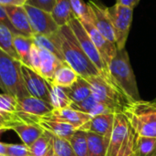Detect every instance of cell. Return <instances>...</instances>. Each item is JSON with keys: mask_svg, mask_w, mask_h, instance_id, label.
Segmentation results:
<instances>
[{"mask_svg": "<svg viewBox=\"0 0 156 156\" xmlns=\"http://www.w3.org/2000/svg\"><path fill=\"white\" fill-rule=\"evenodd\" d=\"M58 35L60 39V50L65 62L69 65L80 77L89 79L93 76H101L98 69L88 58L69 25L60 27Z\"/></svg>", "mask_w": 156, "mask_h": 156, "instance_id": "obj_1", "label": "cell"}, {"mask_svg": "<svg viewBox=\"0 0 156 156\" xmlns=\"http://www.w3.org/2000/svg\"><path fill=\"white\" fill-rule=\"evenodd\" d=\"M109 72L114 86L126 97L129 102L141 101L134 72L125 48L118 49L109 65Z\"/></svg>", "mask_w": 156, "mask_h": 156, "instance_id": "obj_2", "label": "cell"}, {"mask_svg": "<svg viewBox=\"0 0 156 156\" xmlns=\"http://www.w3.org/2000/svg\"><path fill=\"white\" fill-rule=\"evenodd\" d=\"M122 113L136 134L156 138V100L129 102Z\"/></svg>", "mask_w": 156, "mask_h": 156, "instance_id": "obj_3", "label": "cell"}, {"mask_svg": "<svg viewBox=\"0 0 156 156\" xmlns=\"http://www.w3.org/2000/svg\"><path fill=\"white\" fill-rule=\"evenodd\" d=\"M21 65L20 60L0 49V89L16 100L30 96L25 86Z\"/></svg>", "mask_w": 156, "mask_h": 156, "instance_id": "obj_4", "label": "cell"}, {"mask_svg": "<svg viewBox=\"0 0 156 156\" xmlns=\"http://www.w3.org/2000/svg\"><path fill=\"white\" fill-rule=\"evenodd\" d=\"M135 135L123 113H115L114 125L110 137L106 156H135Z\"/></svg>", "mask_w": 156, "mask_h": 156, "instance_id": "obj_5", "label": "cell"}, {"mask_svg": "<svg viewBox=\"0 0 156 156\" xmlns=\"http://www.w3.org/2000/svg\"><path fill=\"white\" fill-rule=\"evenodd\" d=\"M90 85L91 95L100 103L109 108L113 113H119L129 103L126 97L112 83L101 76L85 79Z\"/></svg>", "mask_w": 156, "mask_h": 156, "instance_id": "obj_6", "label": "cell"}, {"mask_svg": "<svg viewBox=\"0 0 156 156\" xmlns=\"http://www.w3.org/2000/svg\"><path fill=\"white\" fill-rule=\"evenodd\" d=\"M68 25L72 29L73 33L75 34L77 39L79 40L82 49L84 50V52L86 53L88 58L91 60V62L94 64V66L98 69L101 76L102 78H104L106 80H108L110 83L113 84V82L111 79V76H110V72H109V69H108L107 65L103 61L99 50L97 49L95 44L91 40L90 37L87 33L86 29L84 28V27L82 26L80 21L76 16H74L69 21V23Z\"/></svg>", "mask_w": 156, "mask_h": 156, "instance_id": "obj_7", "label": "cell"}, {"mask_svg": "<svg viewBox=\"0 0 156 156\" xmlns=\"http://www.w3.org/2000/svg\"><path fill=\"white\" fill-rule=\"evenodd\" d=\"M108 12L113 26L117 48L123 49L133 22V9L116 3L113 6L108 7Z\"/></svg>", "mask_w": 156, "mask_h": 156, "instance_id": "obj_8", "label": "cell"}, {"mask_svg": "<svg viewBox=\"0 0 156 156\" xmlns=\"http://www.w3.org/2000/svg\"><path fill=\"white\" fill-rule=\"evenodd\" d=\"M24 7L34 34L49 36L59 29V27L56 24L50 13L27 4H24Z\"/></svg>", "mask_w": 156, "mask_h": 156, "instance_id": "obj_9", "label": "cell"}, {"mask_svg": "<svg viewBox=\"0 0 156 156\" xmlns=\"http://www.w3.org/2000/svg\"><path fill=\"white\" fill-rule=\"evenodd\" d=\"M88 6L90 9V21L104 37L116 44L113 26L108 12V7L93 0L88 2Z\"/></svg>", "mask_w": 156, "mask_h": 156, "instance_id": "obj_10", "label": "cell"}, {"mask_svg": "<svg viewBox=\"0 0 156 156\" xmlns=\"http://www.w3.org/2000/svg\"><path fill=\"white\" fill-rule=\"evenodd\" d=\"M21 71L29 95L50 103V82L26 65H21Z\"/></svg>", "mask_w": 156, "mask_h": 156, "instance_id": "obj_11", "label": "cell"}, {"mask_svg": "<svg viewBox=\"0 0 156 156\" xmlns=\"http://www.w3.org/2000/svg\"><path fill=\"white\" fill-rule=\"evenodd\" d=\"M80 23L82 24V26L86 29L87 33L90 37L91 40L95 44V46H96L97 49L99 50L103 61L105 62V64L107 65V67L109 69V65L111 64L113 58L116 56V53L118 50L116 44L111 42L106 37H104L98 31V29L94 27V25L90 21L81 20Z\"/></svg>", "mask_w": 156, "mask_h": 156, "instance_id": "obj_12", "label": "cell"}, {"mask_svg": "<svg viewBox=\"0 0 156 156\" xmlns=\"http://www.w3.org/2000/svg\"><path fill=\"white\" fill-rule=\"evenodd\" d=\"M4 6L6 11L7 16L11 22V25L17 32V34H21L23 36L32 37L34 36V33L29 24L28 16L24 7V5H8Z\"/></svg>", "mask_w": 156, "mask_h": 156, "instance_id": "obj_13", "label": "cell"}, {"mask_svg": "<svg viewBox=\"0 0 156 156\" xmlns=\"http://www.w3.org/2000/svg\"><path fill=\"white\" fill-rule=\"evenodd\" d=\"M17 112H21L37 119L48 117L54 110L49 102L32 96L17 100Z\"/></svg>", "mask_w": 156, "mask_h": 156, "instance_id": "obj_14", "label": "cell"}, {"mask_svg": "<svg viewBox=\"0 0 156 156\" xmlns=\"http://www.w3.org/2000/svg\"><path fill=\"white\" fill-rule=\"evenodd\" d=\"M72 125L77 130H84L86 125L91 120V116L86 112L75 110L71 107L53 110V112L48 116Z\"/></svg>", "mask_w": 156, "mask_h": 156, "instance_id": "obj_15", "label": "cell"}, {"mask_svg": "<svg viewBox=\"0 0 156 156\" xmlns=\"http://www.w3.org/2000/svg\"><path fill=\"white\" fill-rule=\"evenodd\" d=\"M114 117L115 113H104L94 116L86 125L84 131L92 132L110 141L114 125Z\"/></svg>", "mask_w": 156, "mask_h": 156, "instance_id": "obj_16", "label": "cell"}, {"mask_svg": "<svg viewBox=\"0 0 156 156\" xmlns=\"http://www.w3.org/2000/svg\"><path fill=\"white\" fill-rule=\"evenodd\" d=\"M9 130L14 131L22 143L28 147L44 133V129L39 126L38 123H26L22 122H13Z\"/></svg>", "mask_w": 156, "mask_h": 156, "instance_id": "obj_17", "label": "cell"}, {"mask_svg": "<svg viewBox=\"0 0 156 156\" xmlns=\"http://www.w3.org/2000/svg\"><path fill=\"white\" fill-rule=\"evenodd\" d=\"M37 123L45 131L50 133L55 136L66 140H69L74 134V133L77 131V129L74 128L72 125L50 117L40 118Z\"/></svg>", "mask_w": 156, "mask_h": 156, "instance_id": "obj_18", "label": "cell"}, {"mask_svg": "<svg viewBox=\"0 0 156 156\" xmlns=\"http://www.w3.org/2000/svg\"><path fill=\"white\" fill-rule=\"evenodd\" d=\"M39 57L40 63L38 74L41 75L48 82H51L57 69L64 61H61L54 54L43 48H39Z\"/></svg>", "mask_w": 156, "mask_h": 156, "instance_id": "obj_19", "label": "cell"}, {"mask_svg": "<svg viewBox=\"0 0 156 156\" xmlns=\"http://www.w3.org/2000/svg\"><path fill=\"white\" fill-rule=\"evenodd\" d=\"M32 38H33V43L37 47L51 52L61 61L65 62L63 55L60 50V39H59V35H58V30L56 33L49 35V36L34 34Z\"/></svg>", "mask_w": 156, "mask_h": 156, "instance_id": "obj_20", "label": "cell"}, {"mask_svg": "<svg viewBox=\"0 0 156 156\" xmlns=\"http://www.w3.org/2000/svg\"><path fill=\"white\" fill-rule=\"evenodd\" d=\"M67 95L72 102H80L91 95V88L87 80L79 77L78 80L68 88H64Z\"/></svg>", "mask_w": 156, "mask_h": 156, "instance_id": "obj_21", "label": "cell"}, {"mask_svg": "<svg viewBox=\"0 0 156 156\" xmlns=\"http://www.w3.org/2000/svg\"><path fill=\"white\" fill-rule=\"evenodd\" d=\"M71 108L86 112L88 114H90L91 117L100 115V114H104V113H113L109 108H107L106 106H104L103 104L98 102L92 95L89 96L87 99H85L82 101L80 102H72Z\"/></svg>", "mask_w": 156, "mask_h": 156, "instance_id": "obj_22", "label": "cell"}, {"mask_svg": "<svg viewBox=\"0 0 156 156\" xmlns=\"http://www.w3.org/2000/svg\"><path fill=\"white\" fill-rule=\"evenodd\" d=\"M79 77L80 76L78 73L69 65H68L66 62H63L57 69L50 83L59 87L68 88L70 87Z\"/></svg>", "mask_w": 156, "mask_h": 156, "instance_id": "obj_23", "label": "cell"}, {"mask_svg": "<svg viewBox=\"0 0 156 156\" xmlns=\"http://www.w3.org/2000/svg\"><path fill=\"white\" fill-rule=\"evenodd\" d=\"M13 42L21 63L30 67V52L33 45V38L21 34H15Z\"/></svg>", "mask_w": 156, "mask_h": 156, "instance_id": "obj_24", "label": "cell"}, {"mask_svg": "<svg viewBox=\"0 0 156 156\" xmlns=\"http://www.w3.org/2000/svg\"><path fill=\"white\" fill-rule=\"evenodd\" d=\"M51 16L59 27L68 25L75 16L69 0H58L51 12Z\"/></svg>", "mask_w": 156, "mask_h": 156, "instance_id": "obj_25", "label": "cell"}, {"mask_svg": "<svg viewBox=\"0 0 156 156\" xmlns=\"http://www.w3.org/2000/svg\"><path fill=\"white\" fill-rule=\"evenodd\" d=\"M88 156H106L109 140L92 132H87Z\"/></svg>", "mask_w": 156, "mask_h": 156, "instance_id": "obj_26", "label": "cell"}, {"mask_svg": "<svg viewBox=\"0 0 156 156\" xmlns=\"http://www.w3.org/2000/svg\"><path fill=\"white\" fill-rule=\"evenodd\" d=\"M135 156H156V138L136 134L134 143Z\"/></svg>", "mask_w": 156, "mask_h": 156, "instance_id": "obj_27", "label": "cell"}, {"mask_svg": "<svg viewBox=\"0 0 156 156\" xmlns=\"http://www.w3.org/2000/svg\"><path fill=\"white\" fill-rule=\"evenodd\" d=\"M50 104L54 110L65 109L71 106L72 101L67 95L63 87L53 85L50 83Z\"/></svg>", "mask_w": 156, "mask_h": 156, "instance_id": "obj_28", "label": "cell"}, {"mask_svg": "<svg viewBox=\"0 0 156 156\" xmlns=\"http://www.w3.org/2000/svg\"><path fill=\"white\" fill-rule=\"evenodd\" d=\"M52 148V135L44 130L43 134L38 137L30 146L31 156H46Z\"/></svg>", "mask_w": 156, "mask_h": 156, "instance_id": "obj_29", "label": "cell"}, {"mask_svg": "<svg viewBox=\"0 0 156 156\" xmlns=\"http://www.w3.org/2000/svg\"><path fill=\"white\" fill-rule=\"evenodd\" d=\"M14 35L15 34L7 27L0 24V49L12 58L19 60V57L14 47Z\"/></svg>", "mask_w": 156, "mask_h": 156, "instance_id": "obj_30", "label": "cell"}, {"mask_svg": "<svg viewBox=\"0 0 156 156\" xmlns=\"http://www.w3.org/2000/svg\"><path fill=\"white\" fill-rule=\"evenodd\" d=\"M69 141L75 155L88 156V141L86 131L77 130Z\"/></svg>", "mask_w": 156, "mask_h": 156, "instance_id": "obj_31", "label": "cell"}, {"mask_svg": "<svg viewBox=\"0 0 156 156\" xmlns=\"http://www.w3.org/2000/svg\"><path fill=\"white\" fill-rule=\"evenodd\" d=\"M52 135V149L58 156H76L69 140Z\"/></svg>", "mask_w": 156, "mask_h": 156, "instance_id": "obj_32", "label": "cell"}, {"mask_svg": "<svg viewBox=\"0 0 156 156\" xmlns=\"http://www.w3.org/2000/svg\"><path fill=\"white\" fill-rule=\"evenodd\" d=\"M17 100L8 94L2 93L0 94V112L5 113H16L17 112Z\"/></svg>", "mask_w": 156, "mask_h": 156, "instance_id": "obj_33", "label": "cell"}, {"mask_svg": "<svg viewBox=\"0 0 156 156\" xmlns=\"http://www.w3.org/2000/svg\"><path fill=\"white\" fill-rule=\"evenodd\" d=\"M74 16L79 20L90 21V9L83 0H69Z\"/></svg>", "mask_w": 156, "mask_h": 156, "instance_id": "obj_34", "label": "cell"}, {"mask_svg": "<svg viewBox=\"0 0 156 156\" xmlns=\"http://www.w3.org/2000/svg\"><path fill=\"white\" fill-rule=\"evenodd\" d=\"M6 156H31L29 147L26 144H5Z\"/></svg>", "mask_w": 156, "mask_h": 156, "instance_id": "obj_35", "label": "cell"}, {"mask_svg": "<svg viewBox=\"0 0 156 156\" xmlns=\"http://www.w3.org/2000/svg\"><path fill=\"white\" fill-rule=\"evenodd\" d=\"M58 0H27L25 4L44 10L48 13L52 12Z\"/></svg>", "mask_w": 156, "mask_h": 156, "instance_id": "obj_36", "label": "cell"}, {"mask_svg": "<svg viewBox=\"0 0 156 156\" xmlns=\"http://www.w3.org/2000/svg\"><path fill=\"white\" fill-rule=\"evenodd\" d=\"M39 63H40V57H39V48L34 43L31 48L30 52V67L33 70L38 73L39 69Z\"/></svg>", "mask_w": 156, "mask_h": 156, "instance_id": "obj_37", "label": "cell"}, {"mask_svg": "<svg viewBox=\"0 0 156 156\" xmlns=\"http://www.w3.org/2000/svg\"><path fill=\"white\" fill-rule=\"evenodd\" d=\"M0 24L2 25H5V27H7L14 34H17V32L15 30V28L13 27V26L11 25V22L7 16V14H6V11L5 9V6L0 5Z\"/></svg>", "mask_w": 156, "mask_h": 156, "instance_id": "obj_38", "label": "cell"}, {"mask_svg": "<svg viewBox=\"0 0 156 156\" xmlns=\"http://www.w3.org/2000/svg\"><path fill=\"white\" fill-rule=\"evenodd\" d=\"M139 2H140V0H117L116 3L133 9L138 5Z\"/></svg>", "mask_w": 156, "mask_h": 156, "instance_id": "obj_39", "label": "cell"}, {"mask_svg": "<svg viewBox=\"0 0 156 156\" xmlns=\"http://www.w3.org/2000/svg\"><path fill=\"white\" fill-rule=\"evenodd\" d=\"M27 0H0V5H23Z\"/></svg>", "mask_w": 156, "mask_h": 156, "instance_id": "obj_40", "label": "cell"}, {"mask_svg": "<svg viewBox=\"0 0 156 156\" xmlns=\"http://www.w3.org/2000/svg\"><path fill=\"white\" fill-rule=\"evenodd\" d=\"M6 154V148H5V143H1L0 142V154Z\"/></svg>", "mask_w": 156, "mask_h": 156, "instance_id": "obj_41", "label": "cell"}, {"mask_svg": "<svg viewBox=\"0 0 156 156\" xmlns=\"http://www.w3.org/2000/svg\"><path fill=\"white\" fill-rule=\"evenodd\" d=\"M46 156H58V155H57V154H56L54 153L53 149L51 148V150H50V151H49V152H48V153L47 154V155H46Z\"/></svg>", "mask_w": 156, "mask_h": 156, "instance_id": "obj_42", "label": "cell"}, {"mask_svg": "<svg viewBox=\"0 0 156 156\" xmlns=\"http://www.w3.org/2000/svg\"><path fill=\"white\" fill-rule=\"evenodd\" d=\"M0 156H6V155H5V154H0Z\"/></svg>", "mask_w": 156, "mask_h": 156, "instance_id": "obj_43", "label": "cell"}, {"mask_svg": "<svg viewBox=\"0 0 156 156\" xmlns=\"http://www.w3.org/2000/svg\"><path fill=\"white\" fill-rule=\"evenodd\" d=\"M116 1H117V0H116Z\"/></svg>", "mask_w": 156, "mask_h": 156, "instance_id": "obj_44", "label": "cell"}, {"mask_svg": "<svg viewBox=\"0 0 156 156\" xmlns=\"http://www.w3.org/2000/svg\"><path fill=\"white\" fill-rule=\"evenodd\" d=\"M155 100H156V99H155Z\"/></svg>", "mask_w": 156, "mask_h": 156, "instance_id": "obj_45", "label": "cell"}]
</instances>
